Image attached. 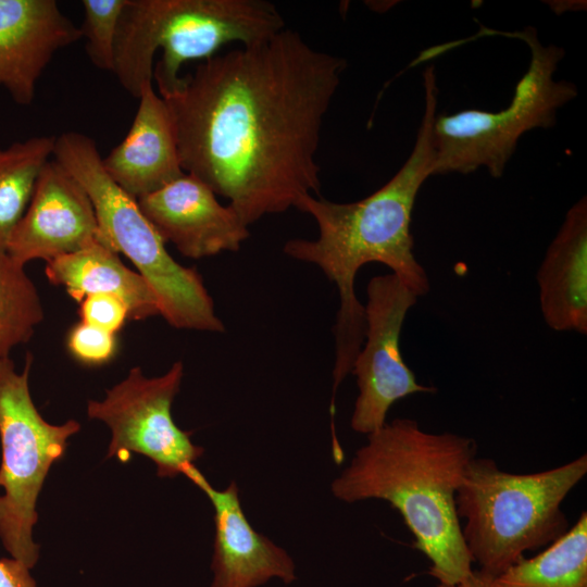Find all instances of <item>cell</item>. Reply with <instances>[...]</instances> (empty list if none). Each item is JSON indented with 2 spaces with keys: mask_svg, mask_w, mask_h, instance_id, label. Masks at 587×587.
<instances>
[{
  "mask_svg": "<svg viewBox=\"0 0 587 587\" xmlns=\"http://www.w3.org/2000/svg\"><path fill=\"white\" fill-rule=\"evenodd\" d=\"M346 67L290 28L201 61L162 97L184 172L247 226L320 196L322 125Z\"/></svg>",
  "mask_w": 587,
  "mask_h": 587,
  "instance_id": "1",
  "label": "cell"
},
{
  "mask_svg": "<svg viewBox=\"0 0 587 587\" xmlns=\"http://www.w3.org/2000/svg\"><path fill=\"white\" fill-rule=\"evenodd\" d=\"M423 85L425 109L414 147L385 185L354 202H334L305 195L295 204L313 217L317 237L290 239L283 250L295 260L316 265L335 284L339 296L333 328L334 394L351 373L365 337L364 305L354 289L360 268L373 262L384 264L417 297L427 295L430 288L428 275L413 252L411 222L419 191L434 175L432 130L437 115L438 88L433 66L424 71Z\"/></svg>",
  "mask_w": 587,
  "mask_h": 587,
  "instance_id": "2",
  "label": "cell"
},
{
  "mask_svg": "<svg viewBox=\"0 0 587 587\" xmlns=\"http://www.w3.org/2000/svg\"><path fill=\"white\" fill-rule=\"evenodd\" d=\"M349 465L333 480L334 497L346 503L383 500L402 517L413 547L429 560L428 574L454 585L473 572L457 514L455 495L474 439L424 430L413 419H395L370 434Z\"/></svg>",
  "mask_w": 587,
  "mask_h": 587,
  "instance_id": "3",
  "label": "cell"
},
{
  "mask_svg": "<svg viewBox=\"0 0 587 587\" xmlns=\"http://www.w3.org/2000/svg\"><path fill=\"white\" fill-rule=\"evenodd\" d=\"M284 28L277 7L265 0H126L112 73L133 97L153 82L165 97L186 62L204 61L230 42H261Z\"/></svg>",
  "mask_w": 587,
  "mask_h": 587,
  "instance_id": "4",
  "label": "cell"
},
{
  "mask_svg": "<svg viewBox=\"0 0 587 587\" xmlns=\"http://www.w3.org/2000/svg\"><path fill=\"white\" fill-rule=\"evenodd\" d=\"M586 474V453L527 474L503 471L489 458L472 459L455 508L464 522V544L478 570L496 576L526 552L561 538L570 528L562 503Z\"/></svg>",
  "mask_w": 587,
  "mask_h": 587,
  "instance_id": "5",
  "label": "cell"
},
{
  "mask_svg": "<svg viewBox=\"0 0 587 587\" xmlns=\"http://www.w3.org/2000/svg\"><path fill=\"white\" fill-rule=\"evenodd\" d=\"M52 159L87 192L100 239L130 260L154 292L160 315L174 328L223 333L214 302L193 267L176 262L143 215L137 199L107 174L97 145L89 136L65 132L55 136Z\"/></svg>",
  "mask_w": 587,
  "mask_h": 587,
  "instance_id": "6",
  "label": "cell"
},
{
  "mask_svg": "<svg viewBox=\"0 0 587 587\" xmlns=\"http://www.w3.org/2000/svg\"><path fill=\"white\" fill-rule=\"evenodd\" d=\"M502 35L527 45V71L505 109L436 115L432 130L434 175L470 174L484 167L494 178H500L520 138L529 130L554 126L559 109L577 96L574 83L553 77L564 58L563 48L544 45L533 27Z\"/></svg>",
  "mask_w": 587,
  "mask_h": 587,
  "instance_id": "7",
  "label": "cell"
},
{
  "mask_svg": "<svg viewBox=\"0 0 587 587\" xmlns=\"http://www.w3.org/2000/svg\"><path fill=\"white\" fill-rule=\"evenodd\" d=\"M32 362L28 353L17 373L10 358L0 360V539L11 558L29 569L39 558L33 540L38 495L51 465L63 458L67 439L80 428L74 420L50 424L38 412L28 386Z\"/></svg>",
  "mask_w": 587,
  "mask_h": 587,
  "instance_id": "8",
  "label": "cell"
},
{
  "mask_svg": "<svg viewBox=\"0 0 587 587\" xmlns=\"http://www.w3.org/2000/svg\"><path fill=\"white\" fill-rule=\"evenodd\" d=\"M183 375L182 361L158 377H147L140 367H133L124 380L107 390L103 400L88 401V416L104 422L112 432L108 458L124 463L139 453L155 463L159 477L171 478L185 475L195 465L204 450L172 416Z\"/></svg>",
  "mask_w": 587,
  "mask_h": 587,
  "instance_id": "9",
  "label": "cell"
},
{
  "mask_svg": "<svg viewBox=\"0 0 587 587\" xmlns=\"http://www.w3.org/2000/svg\"><path fill=\"white\" fill-rule=\"evenodd\" d=\"M366 292L365 345L351 369L359 395L350 426L369 436L387 423V413L397 401L434 394L436 388L417 382L400 350L403 322L419 297L392 273L373 277Z\"/></svg>",
  "mask_w": 587,
  "mask_h": 587,
  "instance_id": "10",
  "label": "cell"
},
{
  "mask_svg": "<svg viewBox=\"0 0 587 587\" xmlns=\"http://www.w3.org/2000/svg\"><path fill=\"white\" fill-rule=\"evenodd\" d=\"M92 203L80 184L52 158L42 166L7 254L21 265L76 252L99 239Z\"/></svg>",
  "mask_w": 587,
  "mask_h": 587,
  "instance_id": "11",
  "label": "cell"
},
{
  "mask_svg": "<svg viewBox=\"0 0 587 587\" xmlns=\"http://www.w3.org/2000/svg\"><path fill=\"white\" fill-rule=\"evenodd\" d=\"M137 201L164 242L189 259L238 251L250 236L237 212L187 173Z\"/></svg>",
  "mask_w": 587,
  "mask_h": 587,
  "instance_id": "12",
  "label": "cell"
},
{
  "mask_svg": "<svg viewBox=\"0 0 587 587\" xmlns=\"http://www.w3.org/2000/svg\"><path fill=\"white\" fill-rule=\"evenodd\" d=\"M185 476L207 495L214 509L210 587H260L272 579L284 584L297 579L289 553L251 526L234 480L224 490H217L196 465Z\"/></svg>",
  "mask_w": 587,
  "mask_h": 587,
  "instance_id": "13",
  "label": "cell"
},
{
  "mask_svg": "<svg viewBox=\"0 0 587 587\" xmlns=\"http://www.w3.org/2000/svg\"><path fill=\"white\" fill-rule=\"evenodd\" d=\"M79 39V27L54 0H0V89L29 105L55 53Z\"/></svg>",
  "mask_w": 587,
  "mask_h": 587,
  "instance_id": "14",
  "label": "cell"
},
{
  "mask_svg": "<svg viewBox=\"0 0 587 587\" xmlns=\"http://www.w3.org/2000/svg\"><path fill=\"white\" fill-rule=\"evenodd\" d=\"M138 99L128 133L102 158L107 174L137 200L185 174L172 114L153 83L142 87Z\"/></svg>",
  "mask_w": 587,
  "mask_h": 587,
  "instance_id": "15",
  "label": "cell"
},
{
  "mask_svg": "<svg viewBox=\"0 0 587 587\" xmlns=\"http://www.w3.org/2000/svg\"><path fill=\"white\" fill-rule=\"evenodd\" d=\"M541 315L554 332L587 335V198L566 212L536 274Z\"/></svg>",
  "mask_w": 587,
  "mask_h": 587,
  "instance_id": "16",
  "label": "cell"
},
{
  "mask_svg": "<svg viewBox=\"0 0 587 587\" xmlns=\"http://www.w3.org/2000/svg\"><path fill=\"white\" fill-rule=\"evenodd\" d=\"M45 273L51 284L64 287L77 302L89 295L107 294L123 300L130 320L160 314L159 301L145 278L125 266L118 253L100 238L47 261Z\"/></svg>",
  "mask_w": 587,
  "mask_h": 587,
  "instance_id": "17",
  "label": "cell"
},
{
  "mask_svg": "<svg viewBox=\"0 0 587 587\" xmlns=\"http://www.w3.org/2000/svg\"><path fill=\"white\" fill-rule=\"evenodd\" d=\"M494 587H587L586 511L561 538L496 575Z\"/></svg>",
  "mask_w": 587,
  "mask_h": 587,
  "instance_id": "18",
  "label": "cell"
},
{
  "mask_svg": "<svg viewBox=\"0 0 587 587\" xmlns=\"http://www.w3.org/2000/svg\"><path fill=\"white\" fill-rule=\"evenodd\" d=\"M55 136H34L0 148V254L23 216L42 166L52 158Z\"/></svg>",
  "mask_w": 587,
  "mask_h": 587,
  "instance_id": "19",
  "label": "cell"
},
{
  "mask_svg": "<svg viewBox=\"0 0 587 587\" xmlns=\"http://www.w3.org/2000/svg\"><path fill=\"white\" fill-rule=\"evenodd\" d=\"M42 320L39 294L24 265L0 254V360L28 341Z\"/></svg>",
  "mask_w": 587,
  "mask_h": 587,
  "instance_id": "20",
  "label": "cell"
},
{
  "mask_svg": "<svg viewBox=\"0 0 587 587\" xmlns=\"http://www.w3.org/2000/svg\"><path fill=\"white\" fill-rule=\"evenodd\" d=\"M84 21L79 27L85 50L97 68L113 72L118 22L126 0H84Z\"/></svg>",
  "mask_w": 587,
  "mask_h": 587,
  "instance_id": "21",
  "label": "cell"
},
{
  "mask_svg": "<svg viewBox=\"0 0 587 587\" xmlns=\"http://www.w3.org/2000/svg\"><path fill=\"white\" fill-rule=\"evenodd\" d=\"M66 346L79 362L100 365L109 362L116 353V334L80 321L70 329Z\"/></svg>",
  "mask_w": 587,
  "mask_h": 587,
  "instance_id": "22",
  "label": "cell"
},
{
  "mask_svg": "<svg viewBox=\"0 0 587 587\" xmlns=\"http://www.w3.org/2000/svg\"><path fill=\"white\" fill-rule=\"evenodd\" d=\"M82 322L116 334L128 316L126 304L118 297L107 294H95L79 302Z\"/></svg>",
  "mask_w": 587,
  "mask_h": 587,
  "instance_id": "23",
  "label": "cell"
},
{
  "mask_svg": "<svg viewBox=\"0 0 587 587\" xmlns=\"http://www.w3.org/2000/svg\"><path fill=\"white\" fill-rule=\"evenodd\" d=\"M29 571L14 558H0V587H37Z\"/></svg>",
  "mask_w": 587,
  "mask_h": 587,
  "instance_id": "24",
  "label": "cell"
},
{
  "mask_svg": "<svg viewBox=\"0 0 587 587\" xmlns=\"http://www.w3.org/2000/svg\"><path fill=\"white\" fill-rule=\"evenodd\" d=\"M494 575L482 570H473V572L462 582L454 585H440L437 587H494Z\"/></svg>",
  "mask_w": 587,
  "mask_h": 587,
  "instance_id": "25",
  "label": "cell"
}]
</instances>
